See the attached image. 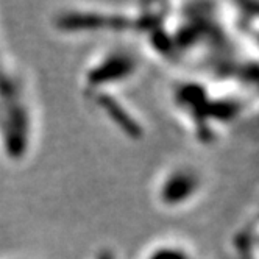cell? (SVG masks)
<instances>
[{
	"label": "cell",
	"instance_id": "5",
	"mask_svg": "<svg viewBox=\"0 0 259 259\" xmlns=\"http://www.w3.org/2000/svg\"><path fill=\"white\" fill-rule=\"evenodd\" d=\"M145 259H194L192 253L181 244H161L145 254Z\"/></svg>",
	"mask_w": 259,
	"mask_h": 259
},
{
	"label": "cell",
	"instance_id": "3",
	"mask_svg": "<svg viewBox=\"0 0 259 259\" xmlns=\"http://www.w3.org/2000/svg\"><path fill=\"white\" fill-rule=\"evenodd\" d=\"M139 70V60L130 49H111L86 70L84 84L94 92L132 80Z\"/></svg>",
	"mask_w": 259,
	"mask_h": 259
},
{
	"label": "cell",
	"instance_id": "1",
	"mask_svg": "<svg viewBox=\"0 0 259 259\" xmlns=\"http://www.w3.org/2000/svg\"><path fill=\"white\" fill-rule=\"evenodd\" d=\"M22 78L0 64V149L11 161L28 153L33 138V111Z\"/></svg>",
	"mask_w": 259,
	"mask_h": 259
},
{
	"label": "cell",
	"instance_id": "2",
	"mask_svg": "<svg viewBox=\"0 0 259 259\" xmlns=\"http://www.w3.org/2000/svg\"><path fill=\"white\" fill-rule=\"evenodd\" d=\"M205 186L201 172L189 162H180L165 170L156 183V200L164 209H181L198 198Z\"/></svg>",
	"mask_w": 259,
	"mask_h": 259
},
{
	"label": "cell",
	"instance_id": "6",
	"mask_svg": "<svg viewBox=\"0 0 259 259\" xmlns=\"http://www.w3.org/2000/svg\"><path fill=\"white\" fill-rule=\"evenodd\" d=\"M94 259H117V256H116L114 250H111V248H100L96 253Z\"/></svg>",
	"mask_w": 259,
	"mask_h": 259
},
{
	"label": "cell",
	"instance_id": "4",
	"mask_svg": "<svg viewBox=\"0 0 259 259\" xmlns=\"http://www.w3.org/2000/svg\"><path fill=\"white\" fill-rule=\"evenodd\" d=\"M99 100L102 109L108 114V117L114 120V123L120 130H123L130 136L141 135V126L136 122V119L130 114L128 109H125L119 102H116V99H113L109 94H105V92H99Z\"/></svg>",
	"mask_w": 259,
	"mask_h": 259
}]
</instances>
